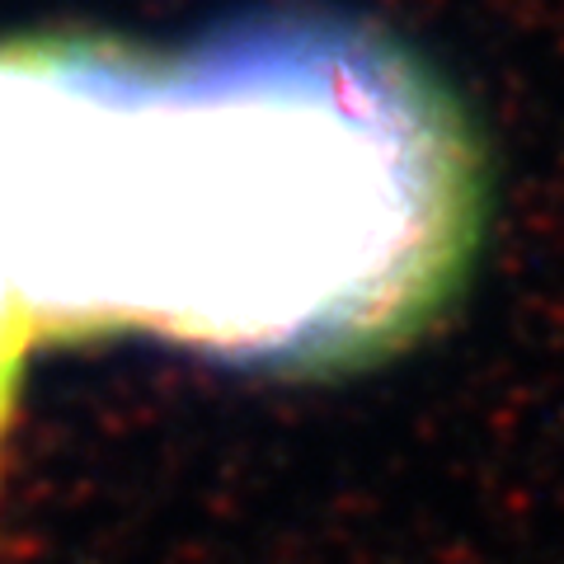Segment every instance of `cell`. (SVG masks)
<instances>
[{
  "mask_svg": "<svg viewBox=\"0 0 564 564\" xmlns=\"http://www.w3.org/2000/svg\"><path fill=\"white\" fill-rule=\"evenodd\" d=\"M66 302L113 334L292 377L419 339L485 231L447 85L344 14H254L184 52L70 39Z\"/></svg>",
  "mask_w": 564,
  "mask_h": 564,
  "instance_id": "cell-1",
  "label": "cell"
},
{
  "mask_svg": "<svg viewBox=\"0 0 564 564\" xmlns=\"http://www.w3.org/2000/svg\"><path fill=\"white\" fill-rule=\"evenodd\" d=\"M39 348V329H33L29 311L20 306V296L0 273V447L14 423V404H20V386H24V362Z\"/></svg>",
  "mask_w": 564,
  "mask_h": 564,
  "instance_id": "cell-2",
  "label": "cell"
},
{
  "mask_svg": "<svg viewBox=\"0 0 564 564\" xmlns=\"http://www.w3.org/2000/svg\"><path fill=\"white\" fill-rule=\"evenodd\" d=\"M0 452H6V447H0Z\"/></svg>",
  "mask_w": 564,
  "mask_h": 564,
  "instance_id": "cell-3",
  "label": "cell"
}]
</instances>
